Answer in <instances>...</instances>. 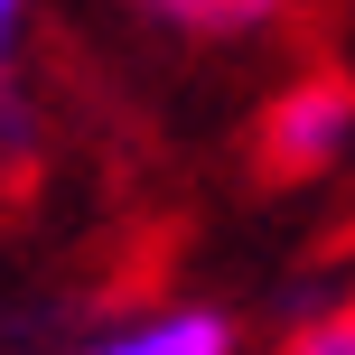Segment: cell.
<instances>
[{"mask_svg":"<svg viewBox=\"0 0 355 355\" xmlns=\"http://www.w3.org/2000/svg\"><path fill=\"white\" fill-rule=\"evenodd\" d=\"M346 150H355V75L309 66L262 103V131H252L262 178H327Z\"/></svg>","mask_w":355,"mask_h":355,"instance_id":"obj_1","label":"cell"},{"mask_svg":"<svg viewBox=\"0 0 355 355\" xmlns=\"http://www.w3.org/2000/svg\"><path fill=\"white\" fill-rule=\"evenodd\" d=\"M75 355H243V327L215 300H168V309H141V318H112Z\"/></svg>","mask_w":355,"mask_h":355,"instance_id":"obj_2","label":"cell"},{"mask_svg":"<svg viewBox=\"0 0 355 355\" xmlns=\"http://www.w3.org/2000/svg\"><path fill=\"white\" fill-rule=\"evenodd\" d=\"M290 10H300V0H141V19H159V28L196 37V47H234V37H262V28H281Z\"/></svg>","mask_w":355,"mask_h":355,"instance_id":"obj_3","label":"cell"},{"mask_svg":"<svg viewBox=\"0 0 355 355\" xmlns=\"http://www.w3.org/2000/svg\"><path fill=\"white\" fill-rule=\"evenodd\" d=\"M281 355H355V300L318 309V318H300V327H290V346H281Z\"/></svg>","mask_w":355,"mask_h":355,"instance_id":"obj_4","label":"cell"},{"mask_svg":"<svg viewBox=\"0 0 355 355\" xmlns=\"http://www.w3.org/2000/svg\"><path fill=\"white\" fill-rule=\"evenodd\" d=\"M19 37H28V0H0V94H10V66H19Z\"/></svg>","mask_w":355,"mask_h":355,"instance_id":"obj_5","label":"cell"}]
</instances>
